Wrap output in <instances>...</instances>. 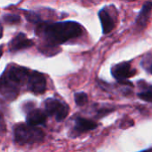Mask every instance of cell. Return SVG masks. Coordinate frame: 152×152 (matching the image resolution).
Instances as JSON below:
<instances>
[{
    "mask_svg": "<svg viewBox=\"0 0 152 152\" xmlns=\"http://www.w3.org/2000/svg\"><path fill=\"white\" fill-rule=\"evenodd\" d=\"M142 67L149 70L150 72H152V57H145L143 58L142 61Z\"/></svg>",
    "mask_w": 152,
    "mask_h": 152,
    "instance_id": "16",
    "label": "cell"
},
{
    "mask_svg": "<svg viewBox=\"0 0 152 152\" xmlns=\"http://www.w3.org/2000/svg\"><path fill=\"white\" fill-rule=\"evenodd\" d=\"M25 18L27 19L28 21L32 22V23H41L42 20L39 17V15L32 11H25Z\"/></svg>",
    "mask_w": 152,
    "mask_h": 152,
    "instance_id": "15",
    "label": "cell"
},
{
    "mask_svg": "<svg viewBox=\"0 0 152 152\" xmlns=\"http://www.w3.org/2000/svg\"><path fill=\"white\" fill-rule=\"evenodd\" d=\"M140 87L141 91L138 93V97L142 101L152 103V86L143 82V85L140 86Z\"/></svg>",
    "mask_w": 152,
    "mask_h": 152,
    "instance_id": "12",
    "label": "cell"
},
{
    "mask_svg": "<svg viewBox=\"0 0 152 152\" xmlns=\"http://www.w3.org/2000/svg\"><path fill=\"white\" fill-rule=\"evenodd\" d=\"M3 20H4V22H5L7 24L13 25V24L20 23L21 17H20V15L15 14V13H7L3 16Z\"/></svg>",
    "mask_w": 152,
    "mask_h": 152,
    "instance_id": "13",
    "label": "cell"
},
{
    "mask_svg": "<svg viewBox=\"0 0 152 152\" xmlns=\"http://www.w3.org/2000/svg\"><path fill=\"white\" fill-rule=\"evenodd\" d=\"M111 74L117 80L118 83L122 85L133 86V84L129 82L128 79L136 74V70L132 68V65L130 62L124 61V62L115 65L111 69Z\"/></svg>",
    "mask_w": 152,
    "mask_h": 152,
    "instance_id": "5",
    "label": "cell"
},
{
    "mask_svg": "<svg viewBox=\"0 0 152 152\" xmlns=\"http://www.w3.org/2000/svg\"><path fill=\"white\" fill-rule=\"evenodd\" d=\"M44 108L46 114L50 117H55L58 122L65 119L69 114L68 105L55 98H47L44 102Z\"/></svg>",
    "mask_w": 152,
    "mask_h": 152,
    "instance_id": "4",
    "label": "cell"
},
{
    "mask_svg": "<svg viewBox=\"0 0 152 152\" xmlns=\"http://www.w3.org/2000/svg\"><path fill=\"white\" fill-rule=\"evenodd\" d=\"M99 18L100 20L103 34L106 35L110 33L115 28V21L106 8H103L99 12Z\"/></svg>",
    "mask_w": 152,
    "mask_h": 152,
    "instance_id": "9",
    "label": "cell"
},
{
    "mask_svg": "<svg viewBox=\"0 0 152 152\" xmlns=\"http://www.w3.org/2000/svg\"><path fill=\"white\" fill-rule=\"evenodd\" d=\"M3 54V45H0V58Z\"/></svg>",
    "mask_w": 152,
    "mask_h": 152,
    "instance_id": "18",
    "label": "cell"
},
{
    "mask_svg": "<svg viewBox=\"0 0 152 152\" xmlns=\"http://www.w3.org/2000/svg\"><path fill=\"white\" fill-rule=\"evenodd\" d=\"M74 101H75L76 105L83 106L88 102V95H87V94H85L83 92L76 93L74 94Z\"/></svg>",
    "mask_w": 152,
    "mask_h": 152,
    "instance_id": "14",
    "label": "cell"
},
{
    "mask_svg": "<svg viewBox=\"0 0 152 152\" xmlns=\"http://www.w3.org/2000/svg\"><path fill=\"white\" fill-rule=\"evenodd\" d=\"M82 26L73 20L47 22L38 24L35 33L41 37L48 47H56L82 34Z\"/></svg>",
    "mask_w": 152,
    "mask_h": 152,
    "instance_id": "1",
    "label": "cell"
},
{
    "mask_svg": "<svg viewBox=\"0 0 152 152\" xmlns=\"http://www.w3.org/2000/svg\"><path fill=\"white\" fill-rule=\"evenodd\" d=\"M3 37V27L0 25V38H2Z\"/></svg>",
    "mask_w": 152,
    "mask_h": 152,
    "instance_id": "17",
    "label": "cell"
},
{
    "mask_svg": "<svg viewBox=\"0 0 152 152\" xmlns=\"http://www.w3.org/2000/svg\"><path fill=\"white\" fill-rule=\"evenodd\" d=\"M140 152H152V149H149V150H146V151H142Z\"/></svg>",
    "mask_w": 152,
    "mask_h": 152,
    "instance_id": "19",
    "label": "cell"
},
{
    "mask_svg": "<svg viewBox=\"0 0 152 152\" xmlns=\"http://www.w3.org/2000/svg\"><path fill=\"white\" fill-rule=\"evenodd\" d=\"M34 45V42L28 38L24 33L17 34L9 43H8V50L11 53H15L22 49H27L31 47Z\"/></svg>",
    "mask_w": 152,
    "mask_h": 152,
    "instance_id": "7",
    "label": "cell"
},
{
    "mask_svg": "<svg viewBox=\"0 0 152 152\" xmlns=\"http://www.w3.org/2000/svg\"><path fill=\"white\" fill-rule=\"evenodd\" d=\"M45 138L44 132L36 126H31L27 124H18L13 129L14 142L19 145L33 144L41 142Z\"/></svg>",
    "mask_w": 152,
    "mask_h": 152,
    "instance_id": "3",
    "label": "cell"
},
{
    "mask_svg": "<svg viewBox=\"0 0 152 152\" xmlns=\"http://www.w3.org/2000/svg\"><path fill=\"white\" fill-rule=\"evenodd\" d=\"M47 115L45 111L39 109L32 108L29 111H27L26 116V124L31 126H44L47 121Z\"/></svg>",
    "mask_w": 152,
    "mask_h": 152,
    "instance_id": "8",
    "label": "cell"
},
{
    "mask_svg": "<svg viewBox=\"0 0 152 152\" xmlns=\"http://www.w3.org/2000/svg\"><path fill=\"white\" fill-rule=\"evenodd\" d=\"M30 70L26 68L11 65L0 77V94L9 102L14 101L23 84H27Z\"/></svg>",
    "mask_w": 152,
    "mask_h": 152,
    "instance_id": "2",
    "label": "cell"
},
{
    "mask_svg": "<svg viewBox=\"0 0 152 152\" xmlns=\"http://www.w3.org/2000/svg\"><path fill=\"white\" fill-rule=\"evenodd\" d=\"M26 87L27 90L33 94H43L47 89V79L42 73L39 71H30Z\"/></svg>",
    "mask_w": 152,
    "mask_h": 152,
    "instance_id": "6",
    "label": "cell"
},
{
    "mask_svg": "<svg viewBox=\"0 0 152 152\" xmlns=\"http://www.w3.org/2000/svg\"><path fill=\"white\" fill-rule=\"evenodd\" d=\"M97 126H98V124L95 121H92V120H90L82 117H78L74 120L73 130L77 134H82V133L93 130Z\"/></svg>",
    "mask_w": 152,
    "mask_h": 152,
    "instance_id": "10",
    "label": "cell"
},
{
    "mask_svg": "<svg viewBox=\"0 0 152 152\" xmlns=\"http://www.w3.org/2000/svg\"><path fill=\"white\" fill-rule=\"evenodd\" d=\"M152 11V2H146L136 18V24L140 28H144L150 19Z\"/></svg>",
    "mask_w": 152,
    "mask_h": 152,
    "instance_id": "11",
    "label": "cell"
}]
</instances>
